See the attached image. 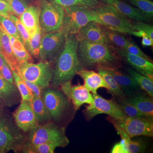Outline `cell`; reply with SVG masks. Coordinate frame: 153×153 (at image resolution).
Here are the masks:
<instances>
[{
	"mask_svg": "<svg viewBox=\"0 0 153 153\" xmlns=\"http://www.w3.org/2000/svg\"><path fill=\"white\" fill-rule=\"evenodd\" d=\"M78 41L76 34L66 35L64 47L53 63L51 85L54 88L72 80L82 69L77 56Z\"/></svg>",
	"mask_w": 153,
	"mask_h": 153,
	"instance_id": "6da1fadb",
	"label": "cell"
},
{
	"mask_svg": "<svg viewBox=\"0 0 153 153\" xmlns=\"http://www.w3.org/2000/svg\"><path fill=\"white\" fill-rule=\"evenodd\" d=\"M77 53L82 69L118 68L120 66V57L105 43L78 40Z\"/></svg>",
	"mask_w": 153,
	"mask_h": 153,
	"instance_id": "7a4b0ae2",
	"label": "cell"
},
{
	"mask_svg": "<svg viewBox=\"0 0 153 153\" xmlns=\"http://www.w3.org/2000/svg\"><path fill=\"white\" fill-rule=\"evenodd\" d=\"M26 140L27 133L17 126L13 115L4 108L0 111V153H22Z\"/></svg>",
	"mask_w": 153,
	"mask_h": 153,
	"instance_id": "3957f363",
	"label": "cell"
},
{
	"mask_svg": "<svg viewBox=\"0 0 153 153\" xmlns=\"http://www.w3.org/2000/svg\"><path fill=\"white\" fill-rule=\"evenodd\" d=\"M53 88L48 87L43 89L41 97L49 111L51 120L64 126L63 124L70 119V117L73 115V111L75 110L68 97L61 91Z\"/></svg>",
	"mask_w": 153,
	"mask_h": 153,
	"instance_id": "277c9868",
	"label": "cell"
},
{
	"mask_svg": "<svg viewBox=\"0 0 153 153\" xmlns=\"http://www.w3.org/2000/svg\"><path fill=\"white\" fill-rule=\"evenodd\" d=\"M69 142L65 127L51 121L43 124H38L27 133L25 145L49 143L57 145L58 147L64 148L68 146Z\"/></svg>",
	"mask_w": 153,
	"mask_h": 153,
	"instance_id": "5b68a950",
	"label": "cell"
},
{
	"mask_svg": "<svg viewBox=\"0 0 153 153\" xmlns=\"http://www.w3.org/2000/svg\"><path fill=\"white\" fill-rule=\"evenodd\" d=\"M95 15V22L120 33L132 34L133 25L129 19L120 13L112 6L100 2L91 9Z\"/></svg>",
	"mask_w": 153,
	"mask_h": 153,
	"instance_id": "8992f818",
	"label": "cell"
},
{
	"mask_svg": "<svg viewBox=\"0 0 153 153\" xmlns=\"http://www.w3.org/2000/svg\"><path fill=\"white\" fill-rule=\"evenodd\" d=\"M53 65L41 60L36 63L22 62L19 64L16 72L22 78L35 83L43 90L51 85Z\"/></svg>",
	"mask_w": 153,
	"mask_h": 153,
	"instance_id": "52a82bcc",
	"label": "cell"
},
{
	"mask_svg": "<svg viewBox=\"0 0 153 153\" xmlns=\"http://www.w3.org/2000/svg\"><path fill=\"white\" fill-rule=\"evenodd\" d=\"M40 6L39 26L44 34L61 29L64 15L63 7L46 0H38Z\"/></svg>",
	"mask_w": 153,
	"mask_h": 153,
	"instance_id": "ba28073f",
	"label": "cell"
},
{
	"mask_svg": "<svg viewBox=\"0 0 153 153\" xmlns=\"http://www.w3.org/2000/svg\"><path fill=\"white\" fill-rule=\"evenodd\" d=\"M63 7L64 15L61 29L66 34H76L88 22H95V16L91 9L77 6Z\"/></svg>",
	"mask_w": 153,
	"mask_h": 153,
	"instance_id": "9c48e42d",
	"label": "cell"
},
{
	"mask_svg": "<svg viewBox=\"0 0 153 153\" xmlns=\"http://www.w3.org/2000/svg\"><path fill=\"white\" fill-rule=\"evenodd\" d=\"M107 120L113 125L117 126L123 130L130 138L140 136H153V118L126 116L120 119L108 116Z\"/></svg>",
	"mask_w": 153,
	"mask_h": 153,
	"instance_id": "30bf717a",
	"label": "cell"
},
{
	"mask_svg": "<svg viewBox=\"0 0 153 153\" xmlns=\"http://www.w3.org/2000/svg\"><path fill=\"white\" fill-rule=\"evenodd\" d=\"M66 35L62 29L43 35L38 59L53 64L64 47Z\"/></svg>",
	"mask_w": 153,
	"mask_h": 153,
	"instance_id": "8fae6325",
	"label": "cell"
},
{
	"mask_svg": "<svg viewBox=\"0 0 153 153\" xmlns=\"http://www.w3.org/2000/svg\"><path fill=\"white\" fill-rule=\"evenodd\" d=\"M93 103L86 107L83 110L87 121L90 120L97 115L106 114L115 119H120L126 116L117 102L112 100L105 99L99 95L94 94Z\"/></svg>",
	"mask_w": 153,
	"mask_h": 153,
	"instance_id": "7c38bea8",
	"label": "cell"
},
{
	"mask_svg": "<svg viewBox=\"0 0 153 153\" xmlns=\"http://www.w3.org/2000/svg\"><path fill=\"white\" fill-rule=\"evenodd\" d=\"M60 90L68 97L76 111L84 104L91 105L93 103V95L84 85L78 82L77 85H72L71 80L62 84Z\"/></svg>",
	"mask_w": 153,
	"mask_h": 153,
	"instance_id": "4fadbf2b",
	"label": "cell"
},
{
	"mask_svg": "<svg viewBox=\"0 0 153 153\" xmlns=\"http://www.w3.org/2000/svg\"><path fill=\"white\" fill-rule=\"evenodd\" d=\"M120 57L126 62L133 69L153 81V63L143 57L133 55L125 49L110 47Z\"/></svg>",
	"mask_w": 153,
	"mask_h": 153,
	"instance_id": "5bb4252c",
	"label": "cell"
},
{
	"mask_svg": "<svg viewBox=\"0 0 153 153\" xmlns=\"http://www.w3.org/2000/svg\"><path fill=\"white\" fill-rule=\"evenodd\" d=\"M17 126L27 133L38 124L35 114L28 101L21 100L18 108L13 114Z\"/></svg>",
	"mask_w": 153,
	"mask_h": 153,
	"instance_id": "9a60e30c",
	"label": "cell"
},
{
	"mask_svg": "<svg viewBox=\"0 0 153 153\" xmlns=\"http://www.w3.org/2000/svg\"><path fill=\"white\" fill-rule=\"evenodd\" d=\"M76 35L78 40L106 44L101 25L94 22L88 23L79 30Z\"/></svg>",
	"mask_w": 153,
	"mask_h": 153,
	"instance_id": "2e32d148",
	"label": "cell"
},
{
	"mask_svg": "<svg viewBox=\"0 0 153 153\" xmlns=\"http://www.w3.org/2000/svg\"><path fill=\"white\" fill-rule=\"evenodd\" d=\"M111 74L121 89L126 96H131L137 94L140 88L128 74L123 73L118 68H105Z\"/></svg>",
	"mask_w": 153,
	"mask_h": 153,
	"instance_id": "e0dca14e",
	"label": "cell"
},
{
	"mask_svg": "<svg viewBox=\"0 0 153 153\" xmlns=\"http://www.w3.org/2000/svg\"><path fill=\"white\" fill-rule=\"evenodd\" d=\"M100 2L112 6L121 14L128 19L136 22H148L149 19L144 16L140 11L122 0H99Z\"/></svg>",
	"mask_w": 153,
	"mask_h": 153,
	"instance_id": "ac0fdd59",
	"label": "cell"
},
{
	"mask_svg": "<svg viewBox=\"0 0 153 153\" xmlns=\"http://www.w3.org/2000/svg\"><path fill=\"white\" fill-rule=\"evenodd\" d=\"M77 74L83 79L84 87L93 95L97 94V90L100 88H105L108 90L109 89V86L104 78L98 72L92 70L82 69Z\"/></svg>",
	"mask_w": 153,
	"mask_h": 153,
	"instance_id": "d6986e66",
	"label": "cell"
},
{
	"mask_svg": "<svg viewBox=\"0 0 153 153\" xmlns=\"http://www.w3.org/2000/svg\"><path fill=\"white\" fill-rule=\"evenodd\" d=\"M0 98L7 107L18 104L22 100L21 95L15 84L9 82L1 75Z\"/></svg>",
	"mask_w": 153,
	"mask_h": 153,
	"instance_id": "ffe728a7",
	"label": "cell"
},
{
	"mask_svg": "<svg viewBox=\"0 0 153 153\" xmlns=\"http://www.w3.org/2000/svg\"><path fill=\"white\" fill-rule=\"evenodd\" d=\"M40 6L38 4H31L19 17L20 22L29 35L32 34L39 27Z\"/></svg>",
	"mask_w": 153,
	"mask_h": 153,
	"instance_id": "44dd1931",
	"label": "cell"
},
{
	"mask_svg": "<svg viewBox=\"0 0 153 153\" xmlns=\"http://www.w3.org/2000/svg\"><path fill=\"white\" fill-rule=\"evenodd\" d=\"M0 54L4 57L11 70L17 71L19 68V61L13 53L9 37L1 25Z\"/></svg>",
	"mask_w": 153,
	"mask_h": 153,
	"instance_id": "7402d4cb",
	"label": "cell"
},
{
	"mask_svg": "<svg viewBox=\"0 0 153 153\" xmlns=\"http://www.w3.org/2000/svg\"><path fill=\"white\" fill-rule=\"evenodd\" d=\"M123 100L135 107L146 116L153 118V102L152 97L137 93Z\"/></svg>",
	"mask_w": 153,
	"mask_h": 153,
	"instance_id": "603a6c76",
	"label": "cell"
},
{
	"mask_svg": "<svg viewBox=\"0 0 153 153\" xmlns=\"http://www.w3.org/2000/svg\"><path fill=\"white\" fill-rule=\"evenodd\" d=\"M28 102L37 118L38 124H43L52 121L41 97L34 95L33 98Z\"/></svg>",
	"mask_w": 153,
	"mask_h": 153,
	"instance_id": "cb8c5ba5",
	"label": "cell"
},
{
	"mask_svg": "<svg viewBox=\"0 0 153 153\" xmlns=\"http://www.w3.org/2000/svg\"><path fill=\"white\" fill-rule=\"evenodd\" d=\"M101 26L105 36L106 44L110 47L125 49L127 40L121 34L122 33Z\"/></svg>",
	"mask_w": 153,
	"mask_h": 153,
	"instance_id": "d4e9b609",
	"label": "cell"
},
{
	"mask_svg": "<svg viewBox=\"0 0 153 153\" xmlns=\"http://www.w3.org/2000/svg\"><path fill=\"white\" fill-rule=\"evenodd\" d=\"M128 74L136 82L140 88L144 90L150 97H153V81L131 68H128Z\"/></svg>",
	"mask_w": 153,
	"mask_h": 153,
	"instance_id": "484cf974",
	"label": "cell"
},
{
	"mask_svg": "<svg viewBox=\"0 0 153 153\" xmlns=\"http://www.w3.org/2000/svg\"><path fill=\"white\" fill-rule=\"evenodd\" d=\"M97 71L104 78L105 82L109 86L108 91L110 93L121 98H125L126 96L114 79L112 75L105 68H97Z\"/></svg>",
	"mask_w": 153,
	"mask_h": 153,
	"instance_id": "4316f807",
	"label": "cell"
},
{
	"mask_svg": "<svg viewBox=\"0 0 153 153\" xmlns=\"http://www.w3.org/2000/svg\"><path fill=\"white\" fill-rule=\"evenodd\" d=\"M137 9L149 20L153 17V2L151 0H124Z\"/></svg>",
	"mask_w": 153,
	"mask_h": 153,
	"instance_id": "83f0119b",
	"label": "cell"
},
{
	"mask_svg": "<svg viewBox=\"0 0 153 153\" xmlns=\"http://www.w3.org/2000/svg\"><path fill=\"white\" fill-rule=\"evenodd\" d=\"M56 3L63 7L77 6L92 9L100 3L99 0H46Z\"/></svg>",
	"mask_w": 153,
	"mask_h": 153,
	"instance_id": "f1b7e54d",
	"label": "cell"
},
{
	"mask_svg": "<svg viewBox=\"0 0 153 153\" xmlns=\"http://www.w3.org/2000/svg\"><path fill=\"white\" fill-rule=\"evenodd\" d=\"M43 33L41 32L40 26L37 28L36 31L30 34V42L27 50L32 57L38 58L39 47Z\"/></svg>",
	"mask_w": 153,
	"mask_h": 153,
	"instance_id": "f546056e",
	"label": "cell"
},
{
	"mask_svg": "<svg viewBox=\"0 0 153 153\" xmlns=\"http://www.w3.org/2000/svg\"><path fill=\"white\" fill-rule=\"evenodd\" d=\"M57 145L52 143H44L39 144L25 145L22 153H53L55 152Z\"/></svg>",
	"mask_w": 153,
	"mask_h": 153,
	"instance_id": "4dcf8cb0",
	"label": "cell"
},
{
	"mask_svg": "<svg viewBox=\"0 0 153 153\" xmlns=\"http://www.w3.org/2000/svg\"><path fill=\"white\" fill-rule=\"evenodd\" d=\"M12 70V74L15 85L19 90L22 100L30 101L34 96V94L27 87L21 76L16 71Z\"/></svg>",
	"mask_w": 153,
	"mask_h": 153,
	"instance_id": "1f68e13d",
	"label": "cell"
},
{
	"mask_svg": "<svg viewBox=\"0 0 153 153\" xmlns=\"http://www.w3.org/2000/svg\"><path fill=\"white\" fill-rule=\"evenodd\" d=\"M0 25L7 33L23 43L16 25L10 19L0 15Z\"/></svg>",
	"mask_w": 153,
	"mask_h": 153,
	"instance_id": "d6a6232c",
	"label": "cell"
},
{
	"mask_svg": "<svg viewBox=\"0 0 153 153\" xmlns=\"http://www.w3.org/2000/svg\"><path fill=\"white\" fill-rule=\"evenodd\" d=\"M10 7L13 14L19 18L20 16L31 4L30 0H4Z\"/></svg>",
	"mask_w": 153,
	"mask_h": 153,
	"instance_id": "836d02e7",
	"label": "cell"
},
{
	"mask_svg": "<svg viewBox=\"0 0 153 153\" xmlns=\"http://www.w3.org/2000/svg\"><path fill=\"white\" fill-rule=\"evenodd\" d=\"M117 103L120 106L123 111L128 116L134 117L150 118L146 116L144 114H143L141 112L135 107L126 102L123 100L119 101Z\"/></svg>",
	"mask_w": 153,
	"mask_h": 153,
	"instance_id": "e575fe53",
	"label": "cell"
},
{
	"mask_svg": "<svg viewBox=\"0 0 153 153\" xmlns=\"http://www.w3.org/2000/svg\"><path fill=\"white\" fill-rule=\"evenodd\" d=\"M9 18L14 22V24L16 25L17 30L19 31V34L22 38L24 46L27 49L30 42V36L29 33L25 29V27L22 24V22H20V20L18 17L12 14Z\"/></svg>",
	"mask_w": 153,
	"mask_h": 153,
	"instance_id": "d590c367",
	"label": "cell"
},
{
	"mask_svg": "<svg viewBox=\"0 0 153 153\" xmlns=\"http://www.w3.org/2000/svg\"><path fill=\"white\" fill-rule=\"evenodd\" d=\"M147 146L142 140H132L131 139L126 143L127 153L144 152Z\"/></svg>",
	"mask_w": 153,
	"mask_h": 153,
	"instance_id": "8d00e7d4",
	"label": "cell"
},
{
	"mask_svg": "<svg viewBox=\"0 0 153 153\" xmlns=\"http://www.w3.org/2000/svg\"><path fill=\"white\" fill-rule=\"evenodd\" d=\"M124 49L131 54L143 57L146 60H148V61L153 63V60L150 57L142 51L141 49L138 46V45H137L135 42L131 40H127L125 48Z\"/></svg>",
	"mask_w": 153,
	"mask_h": 153,
	"instance_id": "74e56055",
	"label": "cell"
},
{
	"mask_svg": "<svg viewBox=\"0 0 153 153\" xmlns=\"http://www.w3.org/2000/svg\"><path fill=\"white\" fill-rule=\"evenodd\" d=\"M134 30L135 31H142L146 33L152 40H153V26L146 22H137L133 24Z\"/></svg>",
	"mask_w": 153,
	"mask_h": 153,
	"instance_id": "f35d334b",
	"label": "cell"
},
{
	"mask_svg": "<svg viewBox=\"0 0 153 153\" xmlns=\"http://www.w3.org/2000/svg\"><path fill=\"white\" fill-rule=\"evenodd\" d=\"M0 75L9 82L15 84L12 70L6 61L0 70Z\"/></svg>",
	"mask_w": 153,
	"mask_h": 153,
	"instance_id": "ab89813d",
	"label": "cell"
},
{
	"mask_svg": "<svg viewBox=\"0 0 153 153\" xmlns=\"http://www.w3.org/2000/svg\"><path fill=\"white\" fill-rule=\"evenodd\" d=\"M22 79L24 80V82L27 85V87L31 91V92H32L34 95L38 97H41L42 90L38 85L33 82L28 81L26 79H23V78H22Z\"/></svg>",
	"mask_w": 153,
	"mask_h": 153,
	"instance_id": "60d3db41",
	"label": "cell"
},
{
	"mask_svg": "<svg viewBox=\"0 0 153 153\" xmlns=\"http://www.w3.org/2000/svg\"><path fill=\"white\" fill-rule=\"evenodd\" d=\"M12 14L13 11L10 6L4 0H0V15L9 18Z\"/></svg>",
	"mask_w": 153,
	"mask_h": 153,
	"instance_id": "b9f144b4",
	"label": "cell"
},
{
	"mask_svg": "<svg viewBox=\"0 0 153 153\" xmlns=\"http://www.w3.org/2000/svg\"><path fill=\"white\" fill-rule=\"evenodd\" d=\"M142 38L141 43L143 47H151L153 46V40H152L149 36H144Z\"/></svg>",
	"mask_w": 153,
	"mask_h": 153,
	"instance_id": "7bdbcfd3",
	"label": "cell"
},
{
	"mask_svg": "<svg viewBox=\"0 0 153 153\" xmlns=\"http://www.w3.org/2000/svg\"><path fill=\"white\" fill-rule=\"evenodd\" d=\"M124 145V144H123ZM123 145L120 144L118 143L114 145L111 150V153H125Z\"/></svg>",
	"mask_w": 153,
	"mask_h": 153,
	"instance_id": "ee69618b",
	"label": "cell"
},
{
	"mask_svg": "<svg viewBox=\"0 0 153 153\" xmlns=\"http://www.w3.org/2000/svg\"><path fill=\"white\" fill-rule=\"evenodd\" d=\"M5 60L4 59V57L0 54V70H1L2 66L4 63L5 62Z\"/></svg>",
	"mask_w": 153,
	"mask_h": 153,
	"instance_id": "f6af8a7d",
	"label": "cell"
},
{
	"mask_svg": "<svg viewBox=\"0 0 153 153\" xmlns=\"http://www.w3.org/2000/svg\"><path fill=\"white\" fill-rule=\"evenodd\" d=\"M5 107H6V106L5 105L4 103L3 102L1 99L0 98V111H1L2 110L4 109Z\"/></svg>",
	"mask_w": 153,
	"mask_h": 153,
	"instance_id": "bcb514c9",
	"label": "cell"
}]
</instances>
